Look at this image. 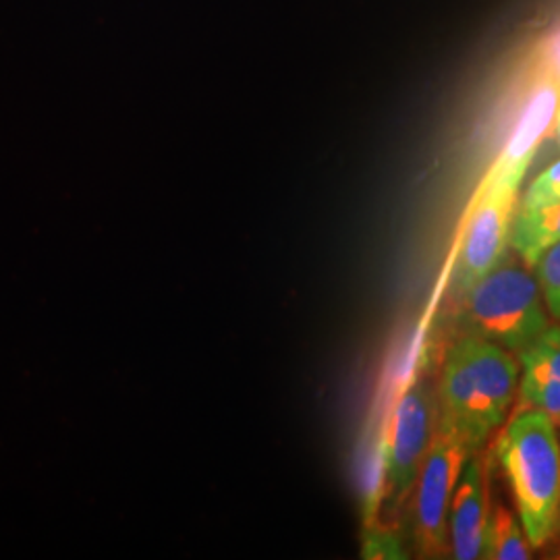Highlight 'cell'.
I'll list each match as a JSON object with an SVG mask.
<instances>
[{"label": "cell", "instance_id": "obj_14", "mask_svg": "<svg viewBox=\"0 0 560 560\" xmlns=\"http://www.w3.org/2000/svg\"><path fill=\"white\" fill-rule=\"evenodd\" d=\"M552 203H560V161L541 171L534 183L527 187L521 200V208L534 210V208H544Z\"/></svg>", "mask_w": 560, "mask_h": 560}, {"label": "cell", "instance_id": "obj_4", "mask_svg": "<svg viewBox=\"0 0 560 560\" xmlns=\"http://www.w3.org/2000/svg\"><path fill=\"white\" fill-rule=\"evenodd\" d=\"M439 393L425 381L411 384L397 400L388 423L386 448V494L390 511H399L420 478L423 460L439 434Z\"/></svg>", "mask_w": 560, "mask_h": 560}, {"label": "cell", "instance_id": "obj_3", "mask_svg": "<svg viewBox=\"0 0 560 560\" xmlns=\"http://www.w3.org/2000/svg\"><path fill=\"white\" fill-rule=\"evenodd\" d=\"M459 326L520 355L550 326L538 279L527 266L504 258L460 295Z\"/></svg>", "mask_w": 560, "mask_h": 560}, {"label": "cell", "instance_id": "obj_9", "mask_svg": "<svg viewBox=\"0 0 560 560\" xmlns=\"http://www.w3.org/2000/svg\"><path fill=\"white\" fill-rule=\"evenodd\" d=\"M520 395L560 428V326H548L520 355Z\"/></svg>", "mask_w": 560, "mask_h": 560}, {"label": "cell", "instance_id": "obj_5", "mask_svg": "<svg viewBox=\"0 0 560 560\" xmlns=\"http://www.w3.org/2000/svg\"><path fill=\"white\" fill-rule=\"evenodd\" d=\"M471 453L439 430L423 460L413 502V541L421 559L451 557L448 511L459 480L460 469Z\"/></svg>", "mask_w": 560, "mask_h": 560}, {"label": "cell", "instance_id": "obj_2", "mask_svg": "<svg viewBox=\"0 0 560 560\" xmlns=\"http://www.w3.org/2000/svg\"><path fill=\"white\" fill-rule=\"evenodd\" d=\"M497 457L517 504L532 548H544L560 534V436L557 423L540 409H523L506 423Z\"/></svg>", "mask_w": 560, "mask_h": 560}, {"label": "cell", "instance_id": "obj_13", "mask_svg": "<svg viewBox=\"0 0 560 560\" xmlns=\"http://www.w3.org/2000/svg\"><path fill=\"white\" fill-rule=\"evenodd\" d=\"M534 272L540 284L546 310L555 320L560 322V243L541 254L540 260L534 266Z\"/></svg>", "mask_w": 560, "mask_h": 560}, {"label": "cell", "instance_id": "obj_16", "mask_svg": "<svg viewBox=\"0 0 560 560\" xmlns=\"http://www.w3.org/2000/svg\"><path fill=\"white\" fill-rule=\"evenodd\" d=\"M552 140H555V145H557V150L560 152V106L557 119H555V127H552Z\"/></svg>", "mask_w": 560, "mask_h": 560}, {"label": "cell", "instance_id": "obj_7", "mask_svg": "<svg viewBox=\"0 0 560 560\" xmlns=\"http://www.w3.org/2000/svg\"><path fill=\"white\" fill-rule=\"evenodd\" d=\"M559 106V80L536 65L534 78L529 81L513 131L504 143L499 159L492 162L486 177L481 179V187H501L520 191L521 180L525 177L536 152L540 150L544 140L552 133Z\"/></svg>", "mask_w": 560, "mask_h": 560}, {"label": "cell", "instance_id": "obj_12", "mask_svg": "<svg viewBox=\"0 0 560 560\" xmlns=\"http://www.w3.org/2000/svg\"><path fill=\"white\" fill-rule=\"evenodd\" d=\"M361 559L368 560H405L409 559L399 534L382 523L363 525L361 538Z\"/></svg>", "mask_w": 560, "mask_h": 560}, {"label": "cell", "instance_id": "obj_10", "mask_svg": "<svg viewBox=\"0 0 560 560\" xmlns=\"http://www.w3.org/2000/svg\"><path fill=\"white\" fill-rule=\"evenodd\" d=\"M560 243V203L523 210L515 214L511 247L527 268H534L541 254Z\"/></svg>", "mask_w": 560, "mask_h": 560}, {"label": "cell", "instance_id": "obj_8", "mask_svg": "<svg viewBox=\"0 0 560 560\" xmlns=\"http://www.w3.org/2000/svg\"><path fill=\"white\" fill-rule=\"evenodd\" d=\"M490 509L492 504L488 497L486 467L478 457H469L460 469L448 511V546L453 559L476 560L483 557Z\"/></svg>", "mask_w": 560, "mask_h": 560}, {"label": "cell", "instance_id": "obj_6", "mask_svg": "<svg viewBox=\"0 0 560 560\" xmlns=\"http://www.w3.org/2000/svg\"><path fill=\"white\" fill-rule=\"evenodd\" d=\"M517 194L501 187H478L469 203L460 240L459 256L453 272L455 295L467 293L478 280L492 272L511 245Z\"/></svg>", "mask_w": 560, "mask_h": 560}, {"label": "cell", "instance_id": "obj_11", "mask_svg": "<svg viewBox=\"0 0 560 560\" xmlns=\"http://www.w3.org/2000/svg\"><path fill=\"white\" fill-rule=\"evenodd\" d=\"M532 544L525 536L521 520L502 502H494L486 527L483 557L486 560L532 559Z\"/></svg>", "mask_w": 560, "mask_h": 560}, {"label": "cell", "instance_id": "obj_1", "mask_svg": "<svg viewBox=\"0 0 560 560\" xmlns=\"http://www.w3.org/2000/svg\"><path fill=\"white\" fill-rule=\"evenodd\" d=\"M520 376L515 353L497 342L463 335L442 363L439 430L474 455L501 428L517 397Z\"/></svg>", "mask_w": 560, "mask_h": 560}, {"label": "cell", "instance_id": "obj_15", "mask_svg": "<svg viewBox=\"0 0 560 560\" xmlns=\"http://www.w3.org/2000/svg\"><path fill=\"white\" fill-rule=\"evenodd\" d=\"M536 65L555 75L560 83V30L550 34L548 40L541 44Z\"/></svg>", "mask_w": 560, "mask_h": 560}]
</instances>
